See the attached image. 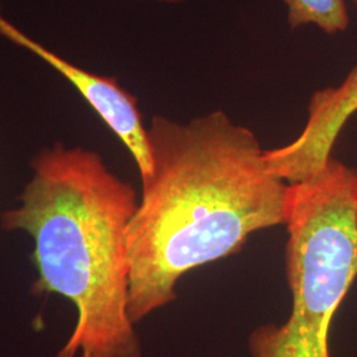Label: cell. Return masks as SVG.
I'll use <instances>...</instances> for the list:
<instances>
[{
  "label": "cell",
  "instance_id": "1",
  "mask_svg": "<svg viewBox=\"0 0 357 357\" xmlns=\"http://www.w3.org/2000/svg\"><path fill=\"white\" fill-rule=\"evenodd\" d=\"M153 175L126 229L134 324L176 298L193 268L237 253L249 236L286 221L289 184L268 171L250 128L222 110L147 128Z\"/></svg>",
  "mask_w": 357,
  "mask_h": 357
},
{
  "label": "cell",
  "instance_id": "2",
  "mask_svg": "<svg viewBox=\"0 0 357 357\" xmlns=\"http://www.w3.org/2000/svg\"><path fill=\"white\" fill-rule=\"evenodd\" d=\"M31 167L20 205L1 215V225L33 238L32 291L59 294L77 310L54 357H142L128 311L126 229L135 190L100 153L64 143L43 149Z\"/></svg>",
  "mask_w": 357,
  "mask_h": 357
},
{
  "label": "cell",
  "instance_id": "3",
  "mask_svg": "<svg viewBox=\"0 0 357 357\" xmlns=\"http://www.w3.org/2000/svg\"><path fill=\"white\" fill-rule=\"evenodd\" d=\"M286 275L293 307L283 324L250 333L252 357H331L333 317L357 278V171L333 156L289 184Z\"/></svg>",
  "mask_w": 357,
  "mask_h": 357
},
{
  "label": "cell",
  "instance_id": "4",
  "mask_svg": "<svg viewBox=\"0 0 357 357\" xmlns=\"http://www.w3.org/2000/svg\"><path fill=\"white\" fill-rule=\"evenodd\" d=\"M0 35L26 48L57 70L81 94L90 107L125 144L134 158L142 183L153 175V158L147 128L143 125L138 98L123 89L115 77L100 76L69 63L38 41L28 38L0 16Z\"/></svg>",
  "mask_w": 357,
  "mask_h": 357
},
{
  "label": "cell",
  "instance_id": "5",
  "mask_svg": "<svg viewBox=\"0 0 357 357\" xmlns=\"http://www.w3.org/2000/svg\"><path fill=\"white\" fill-rule=\"evenodd\" d=\"M306 125L294 141L265 150L268 171L296 184L323 171L348 119L357 112V65L337 86L317 90L307 106Z\"/></svg>",
  "mask_w": 357,
  "mask_h": 357
},
{
  "label": "cell",
  "instance_id": "6",
  "mask_svg": "<svg viewBox=\"0 0 357 357\" xmlns=\"http://www.w3.org/2000/svg\"><path fill=\"white\" fill-rule=\"evenodd\" d=\"M290 29L315 26L326 35L345 32L351 19L345 0H282Z\"/></svg>",
  "mask_w": 357,
  "mask_h": 357
},
{
  "label": "cell",
  "instance_id": "7",
  "mask_svg": "<svg viewBox=\"0 0 357 357\" xmlns=\"http://www.w3.org/2000/svg\"><path fill=\"white\" fill-rule=\"evenodd\" d=\"M153 1H159V3H166V4H181L190 0H153Z\"/></svg>",
  "mask_w": 357,
  "mask_h": 357
},
{
  "label": "cell",
  "instance_id": "8",
  "mask_svg": "<svg viewBox=\"0 0 357 357\" xmlns=\"http://www.w3.org/2000/svg\"><path fill=\"white\" fill-rule=\"evenodd\" d=\"M354 3H355V6L357 7V0H354Z\"/></svg>",
  "mask_w": 357,
  "mask_h": 357
}]
</instances>
